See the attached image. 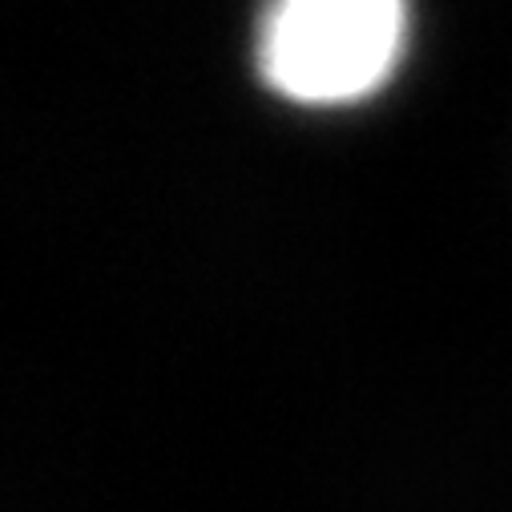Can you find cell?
Here are the masks:
<instances>
[{"label": "cell", "mask_w": 512, "mask_h": 512, "mask_svg": "<svg viewBox=\"0 0 512 512\" xmlns=\"http://www.w3.org/2000/svg\"><path fill=\"white\" fill-rule=\"evenodd\" d=\"M404 37V0H267L259 69L287 101L347 105L392 77Z\"/></svg>", "instance_id": "6da1fadb"}]
</instances>
